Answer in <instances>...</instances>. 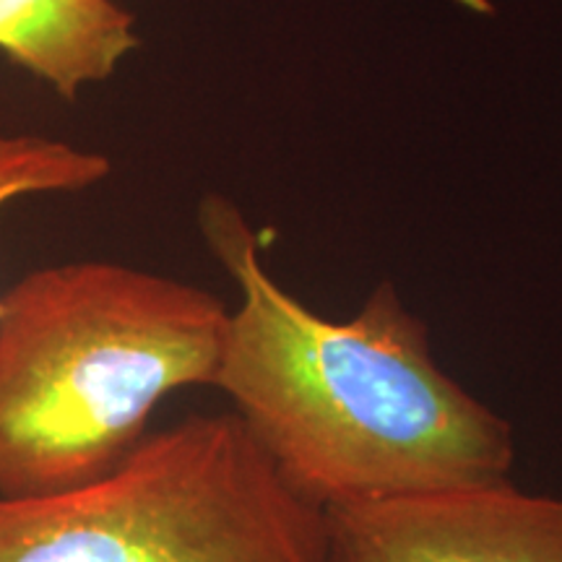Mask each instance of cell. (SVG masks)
Segmentation results:
<instances>
[{
	"mask_svg": "<svg viewBox=\"0 0 562 562\" xmlns=\"http://www.w3.org/2000/svg\"><path fill=\"white\" fill-rule=\"evenodd\" d=\"M227 305L110 261L34 269L0 294V497L110 472L175 391L211 385Z\"/></svg>",
	"mask_w": 562,
	"mask_h": 562,
	"instance_id": "7a4b0ae2",
	"label": "cell"
},
{
	"mask_svg": "<svg viewBox=\"0 0 562 562\" xmlns=\"http://www.w3.org/2000/svg\"><path fill=\"white\" fill-rule=\"evenodd\" d=\"M328 562H562V497L510 480L326 510Z\"/></svg>",
	"mask_w": 562,
	"mask_h": 562,
	"instance_id": "277c9868",
	"label": "cell"
},
{
	"mask_svg": "<svg viewBox=\"0 0 562 562\" xmlns=\"http://www.w3.org/2000/svg\"><path fill=\"white\" fill-rule=\"evenodd\" d=\"M199 227L240 290L211 389L307 503L331 510L510 480V425L435 362L393 284L328 321L271 279L235 203L203 199Z\"/></svg>",
	"mask_w": 562,
	"mask_h": 562,
	"instance_id": "6da1fadb",
	"label": "cell"
},
{
	"mask_svg": "<svg viewBox=\"0 0 562 562\" xmlns=\"http://www.w3.org/2000/svg\"><path fill=\"white\" fill-rule=\"evenodd\" d=\"M138 47L117 0H0V50L63 100L108 81Z\"/></svg>",
	"mask_w": 562,
	"mask_h": 562,
	"instance_id": "5b68a950",
	"label": "cell"
},
{
	"mask_svg": "<svg viewBox=\"0 0 562 562\" xmlns=\"http://www.w3.org/2000/svg\"><path fill=\"white\" fill-rule=\"evenodd\" d=\"M110 159L60 138L0 133V209L13 199L79 193L108 178Z\"/></svg>",
	"mask_w": 562,
	"mask_h": 562,
	"instance_id": "8992f818",
	"label": "cell"
},
{
	"mask_svg": "<svg viewBox=\"0 0 562 562\" xmlns=\"http://www.w3.org/2000/svg\"><path fill=\"white\" fill-rule=\"evenodd\" d=\"M0 562H328V524L235 412L188 414L94 480L0 497Z\"/></svg>",
	"mask_w": 562,
	"mask_h": 562,
	"instance_id": "3957f363",
	"label": "cell"
}]
</instances>
